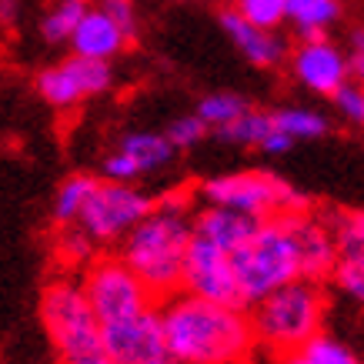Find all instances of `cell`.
<instances>
[{
  "label": "cell",
  "instance_id": "6da1fadb",
  "mask_svg": "<svg viewBox=\"0 0 364 364\" xmlns=\"http://www.w3.org/2000/svg\"><path fill=\"white\" fill-rule=\"evenodd\" d=\"M167 358L174 364H244L254 328L237 304L208 298H177L161 314Z\"/></svg>",
  "mask_w": 364,
  "mask_h": 364
},
{
  "label": "cell",
  "instance_id": "7a4b0ae2",
  "mask_svg": "<svg viewBox=\"0 0 364 364\" xmlns=\"http://www.w3.org/2000/svg\"><path fill=\"white\" fill-rule=\"evenodd\" d=\"M191 234L194 228L184 218L181 200H164L161 208H151L127 231L124 264L141 277L151 294H171L181 287Z\"/></svg>",
  "mask_w": 364,
  "mask_h": 364
},
{
  "label": "cell",
  "instance_id": "3957f363",
  "mask_svg": "<svg viewBox=\"0 0 364 364\" xmlns=\"http://www.w3.org/2000/svg\"><path fill=\"white\" fill-rule=\"evenodd\" d=\"M241 301H261L274 287L301 277V254L294 241V214H277L231 251Z\"/></svg>",
  "mask_w": 364,
  "mask_h": 364
},
{
  "label": "cell",
  "instance_id": "277c9868",
  "mask_svg": "<svg viewBox=\"0 0 364 364\" xmlns=\"http://www.w3.org/2000/svg\"><path fill=\"white\" fill-rule=\"evenodd\" d=\"M41 318L60 354V364H114L104 351L100 321L84 298V287L70 281L50 284L41 301Z\"/></svg>",
  "mask_w": 364,
  "mask_h": 364
},
{
  "label": "cell",
  "instance_id": "5b68a950",
  "mask_svg": "<svg viewBox=\"0 0 364 364\" xmlns=\"http://www.w3.org/2000/svg\"><path fill=\"white\" fill-rule=\"evenodd\" d=\"M254 304H257L251 321L254 334L284 354L314 338L324 321V294L314 287V281H304V277L274 287Z\"/></svg>",
  "mask_w": 364,
  "mask_h": 364
},
{
  "label": "cell",
  "instance_id": "8992f818",
  "mask_svg": "<svg viewBox=\"0 0 364 364\" xmlns=\"http://www.w3.org/2000/svg\"><path fill=\"white\" fill-rule=\"evenodd\" d=\"M204 198H208V204L244 210V214L261 218V221L277 218V214H298L304 208V198L291 184H284L274 174H261V171L210 177L204 184Z\"/></svg>",
  "mask_w": 364,
  "mask_h": 364
},
{
  "label": "cell",
  "instance_id": "52a82bcc",
  "mask_svg": "<svg viewBox=\"0 0 364 364\" xmlns=\"http://www.w3.org/2000/svg\"><path fill=\"white\" fill-rule=\"evenodd\" d=\"M147 294L151 291L124 261H100L97 267H90L87 281H84V298L100 324L131 318L137 311L151 308Z\"/></svg>",
  "mask_w": 364,
  "mask_h": 364
},
{
  "label": "cell",
  "instance_id": "ba28073f",
  "mask_svg": "<svg viewBox=\"0 0 364 364\" xmlns=\"http://www.w3.org/2000/svg\"><path fill=\"white\" fill-rule=\"evenodd\" d=\"M147 210H151V200L137 194L134 188L117 184V181H111V184L97 181V188L90 191L77 221L84 228V234L94 237V241H117L141 221Z\"/></svg>",
  "mask_w": 364,
  "mask_h": 364
},
{
  "label": "cell",
  "instance_id": "9c48e42d",
  "mask_svg": "<svg viewBox=\"0 0 364 364\" xmlns=\"http://www.w3.org/2000/svg\"><path fill=\"white\" fill-rule=\"evenodd\" d=\"M181 287H188V294H194V298L237 304V308L244 304L241 291H237V277H234L231 254L208 237H200V234H191L184 271H181Z\"/></svg>",
  "mask_w": 364,
  "mask_h": 364
},
{
  "label": "cell",
  "instance_id": "30bf717a",
  "mask_svg": "<svg viewBox=\"0 0 364 364\" xmlns=\"http://www.w3.org/2000/svg\"><path fill=\"white\" fill-rule=\"evenodd\" d=\"M104 351L114 364H167L164 331H161V314L151 308L137 311L131 318L100 324Z\"/></svg>",
  "mask_w": 364,
  "mask_h": 364
},
{
  "label": "cell",
  "instance_id": "8fae6325",
  "mask_svg": "<svg viewBox=\"0 0 364 364\" xmlns=\"http://www.w3.org/2000/svg\"><path fill=\"white\" fill-rule=\"evenodd\" d=\"M291 70L298 84H304L314 94H328L341 87L344 80L351 77V67H348V54L338 44H331L328 37H311L291 54Z\"/></svg>",
  "mask_w": 364,
  "mask_h": 364
},
{
  "label": "cell",
  "instance_id": "7c38bea8",
  "mask_svg": "<svg viewBox=\"0 0 364 364\" xmlns=\"http://www.w3.org/2000/svg\"><path fill=\"white\" fill-rule=\"evenodd\" d=\"M221 27L231 37V44L244 54V60H251L254 67H277L284 60V54H287L284 37H277V31H267V27H257V23L244 21L234 7L231 11H221Z\"/></svg>",
  "mask_w": 364,
  "mask_h": 364
},
{
  "label": "cell",
  "instance_id": "4fadbf2b",
  "mask_svg": "<svg viewBox=\"0 0 364 364\" xmlns=\"http://www.w3.org/2000/svg\"><path fill=\"white\" fill-rule=\"evenodd\" d=\"M127 33L100 11V7H87V14L77 21L74 33L67 37V44L74 47L77 57H94V60H114L127 47Z\"/></svg>",
  "mask_w": 364,
  "mask_h": 364
},
{
  "label": "cell",
  "instance_id": "5bb4252c",
  "mask_svg": "<svg viewBox=\"0 0 364 364\" xmlns=\"http://www.w3.org/2000/svg\"><path fill=\"white\" fill-rule=\"evenodd\" d=\"M294 241H298L304 281H318V277L331 274L334 261H338V237L324 224L311 221L304 214H294Z\"/></svg>",
  "mask_w": 364,
  "mask_h": 364
},
{
  "label": "cell",
  "instance_id": "9a60e30c",
  "mask_svg": "<svg viewBox=\"0 0 364 364\" xmlns=\"http://www.w3.org/2000/svg\"><path fill=\"white\" fill-rule=\"evenodd\" d=\"M257 224H261V218H251V214H244V210L208 204V208L200 210L198 224H194V234L208 237V241H214L218 247H224V251L231 254L234 247H241V244L257 231Z\"/></svg>",
  "mask_w": 364,
  "mask_h": 364
},
{
  "label": "cell",
  "instance_id": "2e32d148",
  "mask_svg": "<svg viewBox=\"0 0 364 364\" xmlns=\"http://www.w3.org/2000/svg\"><path fill=\"white\" fill-rule=\"evenodd\" d=\"M341 0H287L284 21L294 23V31L311 41V37H324L328 27L341 21Z\"/></svg>",
  "mask_w": 364,
  "mask_h": 364
},
{
  "label": "cell",
  "instance_id": "e0dca14e",
  "mask_svg": "<svg viewBox=\"0 0 364 364\" xmlns=\"http://www.w3.org/2000/svg\"><path fill=\"white\" fill-rule=\"evenodd\" d=\"M37 94H41L50 107H57V111H67V107H74L77 100H84V90H80L70 60L41 70V74H37Z\"/></svg>",
  "mask_w": 364,
  "mask_h": 364
},
{
  "label": "cell",
  "instance_id": "ac0fdd59",
  "mask_svg": "<svg viewBox=\"0 0 364 364\" xmlns=\"http://www.w3.org/2000/svg\"><path fill=\"white\" fill-rule=\"evenodd\" d=\"M87 0H54L47 14L41 17V37L47 44H64L67 37L74 33L77 21L87 14Z\"/></svg>",
  "mask_w": 364,
  "mask_h": 364
},
{
  "label": "cell",
  "instance_id": "d6986e66",
  "mask_svg": "<svg viewBox=\"0 0 364 364\" xmlns=\"http://www.w3.org/2000/svg\"><path fill=\"white\" fill-rule=\"evenodd\" d=\"M271 121L291 141H314V137L328 134V117L318 111H308V107H284V111L271 114Z\"/></svg>",
  "mask_w": 364,
  "mask_h": 364
},
{
  "label": "cell",
  "instance_id": "ffe728a7",
  "mask_svg": "<svg viewBox=\"0 0 364 364\" xmlns=\"http://www.w3.org/2000/svg\"><path fill=\"white\" fill-rule=\"evenodd\" d=\"M121 151H127V154L141 164V171H154V167H164L167 161H171V154H174V144L167 141L164 134H127L121 141Z\"/></svg>",
  "mask_w": 364,
  "mask_h": 364
},
{
  "label": "cell",
  "instance_id": "44dd1931",
  "mask_svg": "<svg viewBox=\"0 0 364 364\" xmlns=\"http://www.w3.org/2000/svg\"><path fill=\"white\" fill-rule=\"evenodd\" d=\"M97 188V177L90 174H74L67 177L64 184L57 188V198H54V218L57 224H70L80 218V210H84V204H87L90 191Z\"/></svg>",
  "mask_w": 364,
  "mask_h": 364
},
{
  "label": "cell",
  "instance_id": "7402d4cb",
  "mask_svg": "<svg viewBox=\"0 0 364 364\" xmlns=\"http://www.w3.org/2000/svg\"><path fill=\"white\" fill-rule=\"evenodd\" d=\"M271 131H274V121H271V114L251 111V107H247L241 117H234L231 124L218 127V134H221L224 141H231V144H261Z\"/></svg>",
  "mask_w": 364,
  "mask_h": 364
},
{
  "label": "cell",
  "instance_id": "603a6c76",
  "mask_svg": "<svg viewBox=\"0 0 364 364\" xmlns=\"http://www.w3.org/2000/svg\"><path fill=\"white\" fill-rule=\"evenodd\" d=\"M247 111V100L231 94V90H218V94H208V97L198 104V117L208 127H224L231 124L234 117H241Z\"/></svg>",
  "mask_w": 364,
  "mask_h": 364
},
{
  "label": "cell",
  "instance_id": "cb8c5ba5",
  "mask_svg": "<svg viewBox=\"0 0 364 364\" xmlns=\"http://www.w3.org/2000/svg\"><path fill=\"white\" fill-rule=\"evenodd\" d=\"M331 274L348 298L364 304V251H338Z\"/></svg>",
  "mask_w": 364,
  "mask_h": 364
},
{
  "label": "cell",
  "instance_id": "d4e9b609",
  "mask_svg": "<svg viewBox=\"0 0 364 364\" xmlns=\"http://www.w3.org/2000/svg\"><path fill=\"white\" fill-rule=\"evenodd\" d=\"M298 351L308 364H361L354 358L351 348H344L338 338H328V334H321V331L314 338H308Z\"/></svg>",
  "mask_w": 364,
  "mask_h": 364
},
{
  "label": "cell",
  "instance_id": "484cf974",
  "mask_svg": "<svg viewBox=\"0 0 364 364\" xmlns=\"http://www.w3.org/2000/svg\"><path fill=\"white\" fill-rule=\"evenodd\" d=\"M70 67L77 74V84L84 90V97H94V94H104L111 87V60H94V57H70Z\"/></svg>",
  "mask_w": 364,
  "mask_h": 364
},
{
  "label": "cell",
  "instance_id": "4316f807",
  "mask_svg": "<svg viewBox=\"0 0 364 364\" xmlns=\"http://www.w3.org/2000/svg\"><path fill=\"white\" fill-rule=\"evenodd\" d=\"M234 11L241 14L244 21L257 23V27L277 31V27L284 23L287 0H234Z\"/></svg>",
  "mask_w": 364,
  "mask_h": 364
},
{
  "label": "cell",
  "instance_id": "83f0119b",
  "mask_svg": "<svg viewBox=\"0 0 364 364\" xmlns=\"http://www.w3.org/2000/svg\"><path fill=\"white\" fill-rule=\"evenodd\" d=\"M334 104H338V111L348 117L351 124H364V84H358V80H344L341 87L331 94Z\"/></svg>",
  "mask_w": 364,
  "mask_h": 364
},
{
  "label": "cell",
  "instance_id": "f1b7e54d",
  "mask_svg": "<svg viewBox=\"0 0 364 364\" xmlns=\"http://www.w3.org/2000/svg\"><path fill=\"white\" fill-rule=\"evenodd\" d=\"M338 251H364V210L338 221Z\"/></svg>",
  "mask_w": 364,
  "mask_h": 364
},
{
  "label": "cell",
  "instance_id": "f546056e",
  "mask_svg": "<svg viewBox=\"0 0 364 364\" xmlns=\"http://www.w3.org/2000/svg\"><path fill=\"white\" fill-rule=\"evenodd\" d=\"M204 131H208V124L194 114V117H177V121L167 127L164 137L174 144V147H191V144H198L200 137H204Z\"/></svg>",
  "mask_w": 364,
  "mask_h": 364
},
{
  "label": "cell",
  "instance_id": "4dcf8cb0",
  "mask_svg": "<svg viewBox=\"0 0 364 364\" xmlns=\"http://www.w3.org/2000/svg\"><path fill=\"white\" fill-rule=\"evenodd\" d=\"M100 11L107 14L127 37L137 33V7H134V0H100Z\"/></svg>",
  "mask_w": 364,
  "mask_h": 364
},
{
  "label": "cell",
  "instance_id": "1f68e13d",
  "mask_svg": "<svg viewBox=\"0 0 364 364\" xmlns=\"http://www.w3.org/2000/svg\"><path fill=\"white\" fill-rule=\"evenodd\" d=\"M137 174H144V171H141V164L127 154V151H117V154L104 157V177H107V181L127 184V181H134Z\"/></svg>",
  "mask_w": 364,
  "mask_h": 364
},
{
  "label": "cell",
  "instance_id": "d6a6232c",
  "mask_svg": "<svg viewBox=\"0 0 364 364\" xmlns=\"http://www.w3.org/2000/svg\"><path fill=\"white\" fill-rule=\"evenodd\" d=\"M348 67H351V77L358 84H364V27L351 33V54H348Z\"/></svg>",
  "mask_w": 364,
  "mask_h": 364
},
{
  "label": "cell",
  "instance_id": "836d02e7",
  "mask_svg": "<svg viewBox=\"0 0 364 364\" xmlns=\"http://www.w3.org/2000/svg\"><path fill=\"white\" fill-rule=\"evenodd\" d=\"M291 144H294V141H291L287 134H281V131L274 127V131L267 134V137L257 144V147H261V151H267V154H284V151H291Z\"/></svg>",
  "mask_w": 364,
  "mask_h": 364
},
{
  "label": "cell",
  "instance_id": "e575fe53",
  "mask_svg": "<svg viewBox=\"0 0 364 364\" xmlns=\"http://www.w3.org/2000/svg\"><path fill=\"white\" fill-rule=\"evenodd\" d=\"M21 14V0H0V27H11Z\"/></svg>",
  "mask_w": 364,
  "mask_h": 364
},
{
  "label": "cell",
  "instance_id": "d590c367",
  "mask_svg": "<svg viewBox=\"0 0 364 364\" xmlns=\"http://www.w3.org/2000/svg\"><path fill=\"white\" fill-rule=\"evenodd\" d=\"M64 241H67V251L74 254L77 261H80V257H87L90 247H87V241H84V231H80V234H67Z\"/></svg>",
  "mask_w": 364,
  "mask_h": 364
},
{
  "label": "cell",
  "instance_id": "8d00e7d4",
  "mask_svg": "<svg viewBox=\"0 0 364 364\" xmlns=\"http://www.w3.org/2000/svg\"><path fill=\"white\" fill-rule=\"evenodd\" d=\"M284 364H308V361H304V358H301V351H298V348H294V351H287Z\"/></svg>",
  "mask_w": 364,
  "mask_h": 364
},
{
  "label": "cell",
  "instance_id": "74e56055",
  "mask_svg": "<svg viewBox=\"0 0 364 364\" xmlns=\"http://www.w3.org/2000/svg\"><path fill=\"white\" fill-rule=\"evenodd\" d=\"M177 4H188V0H177Z\"/></svg>",
  "mask_w": 364,
  "mask_h": 364
},
{
  "label": "cell",
  "instance_id": "f35d334b",
  "mask_svg": "<svg viewBox=\"0 0 364 364\" xmlns=\"http://www.w3.org/2000/svg\"><path fill=\"white\" fill-rule=\"evenodd\" d=\"M167 364H174V361H167Z\"/></svg>",
  "mask_w": 364,
  "mask_h": 364
}]
</instances>
